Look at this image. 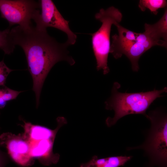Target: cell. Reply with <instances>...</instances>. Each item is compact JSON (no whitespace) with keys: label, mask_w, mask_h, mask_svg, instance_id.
<instances>
[{"label":"cell","mask_w":167,"mask_h":167,"mask_svg":"<svg viewBox=\"0 0 167 167\" xmlns=\"http://www.w3.org/2000/svg\"><path fill=\"white\" fill-rule=\"evenodd\" d=\"M11 34L15 45L20 46L25 53L38 106L44 82L52 67L61 61L71 65L75 63L67 50L70 45L66 42L59 43L49 35L46 30L39 29L32 25L14 27L11 29Z\"/></svg>","instance_id":"cell-1"},{"label":"cell","mask_w":167,"mask_h":167,"mask_svg":"<svg viewBox=\"0 0 167 167\" xmlns=\"http://www.w3.org/2000/svg\"><path fill=\"white\" fill-rule=\"evenodd\" d=\"M57 121L58 126L54 130H52L44 126L32 125L29 123H25L24 127L28 140L54 139L59 129L67 123L66 119L63 117L58 118Z\"/></svg>","instance_id":"cell-10"},{"label":"cell","mask_w":167,"mask_h":167,"mask_svg":"<svg viewBox=\"0 0 167 167\" xmlns=\"http://www.w3.org/2000/svg\"><path fill=\"white\" fill-rule=\"evenodd\" d=\"M120 86L118 82L113 84L111 95L105 102V109L114 112L113 118L108 117L106 120L108 127L114 125L119 119L127 115L142 114L146 117V111L151 104L167 91V87H165L160 90L155 89L145 92L122 93L118 91Z\"/></svg>","instance_id":"cell-2"},{"label":"cell","mask_w":167,"mask_h":167,"mask_svg":"<svg viewBox=\"0 0 167 167\" xmlns=\"http://www.w3.org/2000/svg\"><path fill=\"white\" fill-rule=\"evenodd\" d=\"M7 163V159L4 155L0 151V167H4Z\"/></svg>","instance_id":"cell-16"},{"label":"cell","mask_w":167,"mask_h":167,"mask_svg":"<svg viewBox=\"0 0 167 167\" xmlns=\"http://www.w3.org/2000/svg\"><path fill=\"white\" fill-rule=\"evenodd\" d=\"M3 144L9 155L16 163L26 166L30 163L32 157L27 140L4 133L0 136V145Z\"/></svg>","instance_id":"cell-8"},{"label":"cell","mask_w":167,"mask_h":167,"mask_svg":"<svg viewBox=\"0 0 167 167\" xmlns=\"http://www.w3.org/2000/svg\"><path fill=\"white\" fill-rule=\"evenodd\" d=\"M166 6L165 0H140L138 5L141 11H144L147 8L155 15L157 14L159 9L165 8Z\"/></svg>","instance_id":"cell-14"},{"label":"cell","mask_w":167,"mask_h":167,"mask_svg":"<svg viewBox=\"0 0 167 167\" xmlns=\"http://www.w3.org/2000/svg\"><path fill=\"white\" fill-rule=\"evenodd\" d=\"M132 158L131 156H115L98 158L94 156L88 161L81 164L79 167H119L124 166Z\"/></svg>","instance_id":"cell-11"},{"label":"cell","mask_w":167,"mask_h":167,"mask_svg":"<svg viewBox=\"0 0 167 167\" xmlns=\"http://www.w3.org/2000/svg\"><path fill=\"white\" fill-rule=\"evenodd\" d=\"M15 45L14 44L11 34V29L0 31V49L6 54L13 53Z\"/></svg>","instance_id":"cell-13"},{"label":"cell","mask_w":167,"mask_h":167,"mask_svg":"<svg viewBox=\"0 0 167 167\" xmlns=\"http://www.w3.org/2000/svg\"><path fill=\"white\" fill-rule=\"evenodd\" d=\"M146 117L151 126L146 139L141 145L129 148L128 150H143L149 160V166L167 167V117L161 109L150 111Z\"/></svg>","instance_id":"cell-3"},{"label":"cell","mask_w":167,"mask_h":167,"mask_svg":"<svg viewBox=\"0 0 167 167\" xmlns=\"http://www.w3.org/2000/svg\"><path fill=\"white\" fill-rule=\"evenodd\" d=\"M54 139L28 140L31 157L40 158L43 163L46 165L56 163L59 160V155L53 152Z\"/></svg>","instance_id":"cell-9"},{"label":"cell","mask_w":167,"mask_h":167,"mask_svg":"<svg viewBox=\"0 0 167 167\" xmlns=\"http://www.w3.org/2000/svg\"><path fill=\"white\" fill-rule=\"evenodd\" d=\"M149 28L156 36L159 39L167 41V10H165L161 18L156 23L148 24Z\"/></svg>","instance_id":"cell-12"},{"label":"cell","mask_w":167,"mask_h":167,"mask_svg":"<svg viewBox=\"0 0 167 167\" xmlns=\"http://www.w3.org/2000/svg\"><path fill=\"white\" fill-rule=\"evenodd\" d=\"M13 71L6 66L3 60L0 62V87L5 86L7 76Z\"/></svg>","instance_id":"cell-15"},{"label":"cell","mask_w":167,"mask_h":167,"mask_svg":"<svg viewBox=\"0 0 167 167\" xmlns=\"http://www.w3.org/2000/svg\"><path fill=\"white\" fill-rule=\"evenodd\" d=\"M41 12L35 27L37 28L46 30L51 27L65 33L67 36L66 42L69 45L76 42L77 36L70 29L69 21L66 20L51 0H39Z\"/></svg>","instance_id":"cell-6"},{"label":"cell","mask_w":167,"mask_h":167,"mask_svg":"<svg viewBox=\"0 0 167 167\" xmlns=\"http://www.w3.org/2000/svg\"><path fill=\"white\" fill-rule=\"evenodd\" d=\"M95 16L102 24L97 31L90 34L92 36V48L97 70H102L104 74L106 75L109 71L107 62L110 47L111 27L112 25L121 21L122 15L119 10L112 6L106 10L101 9Z\"/></svg>","instance_id":"cell-4"},{"label":"cell","mask_w":167,"mask_h":167,"mask_svg":"<svg viewBox=\"0 0 167 167\" xmlns=\"http://www.w3.org/2000/svg\"><path fill=\"white\" fill-rule=\"evenodd\" d=\"M158 45L166 47L167 42L159 40L149 31L145 29L139 33L137 41L123 49L120 53L119 58L125 55L130 60L133 71H138L139 67L138 61L141 56L152 46Z\"/></svg>","instance_id":"cell-7"},{"label":"cell","mask_w":167,"mask_h":167,"mask_svg":"<svg viewBox=\"0 0 167 167\" xmlns=\"http://www.w3.org/2000/svg\"><path fill=\"white\" fill-rule=\"evenodd\" d=\"M39 1L33 0H0L1 17L6 20L10 27L15 24L22 27L36 23L41 12Z\"/></svg>","instance_id":"cell-5"}]
</instances>
